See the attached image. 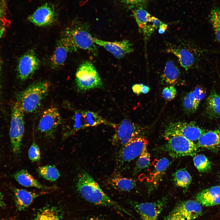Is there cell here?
I'll return each instance as SVG.
<instances>
[{
  "label": "cell",
  "mask_w": 220,
  "mask_h": 220,
  "mask_svg": "<svg viewBox=\"0 0 220 220\" xmlns=\"http://www.w3.org/2000/svg\"><path fill=\"white\" fill-rule=\"evenodd\" d=\"M78 176L76 184L77 190L85 200L96 205L114 208L133 217L128 211L105 193L88 173L82 172Z\"/></svg>",
  "instance_id": "1"
},
{
  "label": "cell",
  "mask_w": 220,
  "mask_h": 220,
  "mask_svg": "<svg viewBox=\"0 0 220 220\" xmlns=\"http://www.w3.org/2000/svg\"><path fill=\"white\" fill-rule=\"evenodd\" d=\"M50 85L46 81L33 83L17 94L16 98L24 112L32 113L39 106L48 93Z\"/></svg>",
  "instance_id": "2"
},
{
  "label": "cell",
  "mask_w": 220,
  "mask_h": 220,
  "mask_svg": "<svg viewBox=\"0 0 220 220\" xmlns=\"http://www.w3.org/2000/svg\"><path fill=\"white\" fill-rule=\"evenodd\" d=\"M63 34L69 39L76 51L82 49L93 53L94 55L97 54V49L87 24H74L66 28Z\"/></svg>",
  "instance_id": "3"
},
{
  "label": "cell",
  "mask_w": 220,
  "mask_h": 220,
  "mask_svg": "<svg viewBox=\"0 0 220 220\" xmlns=\"http://www.w3.org/2000/svg\"><path fill=\"white\" fill-rule=\"evenodd\" d=\"M148 144L146 138L137 137L120 147L116 156V173L129 169L131 162L140 155Z\"/></svg>",
  "instance_id": "4"
},
{
  "label": "cell",
  "mask_w": 220,
  "mask_h": 220,
  "mask_svg": "<svg viewBox=\"0 0 220 220\" xmlns=\"http://www.w3.org/2000/svg\"><path fill=\"white\" fill-rule=\"evenodd\" d=\"M78 90L85 91L102 88L103 82L93 64L88 61L83 62L78 67L75 75Z\"/></svg>",
  "instance_id": "5"
},
{
  "label": "cell",
  "mask_w": 220,
  "mask_h": 220,
  "mask_svg": "<svg viewBox=\"0 0 220 220\" xmlns=\"http://www.w3.org/2000/svg\"><path fill=\"white\" fill-rule=\"evenodd\" d=\"M24 112L17 102L14 104L12 109L9 134L13 151L16 154L20 152L24 133Z\"/></svg>",
  "instance_id": "6"
},
{
  "label": "cell",
  "mask_w": 220,
  "mask_h": 220,
  "mask_svg": "<svg viewBox=\"0 0 220 220\" xmlns=\"http://www.w3.org/2000/svg\"><path fill=\"white\" fill-rule=\"evenodd\" d=\"M115 133L111 140L115 146L122 147L137 137L144 128L127 119H124L118 124H112Z\"/></svg>",
  "instance_id": "7"
},
{
  "label": "cell",
  "mask_w": 220,
  "mask_h": 220,
  "mask_svg": "<svg viewBox=\"0 0 220 220\" xmlns=\"http://www.w3.org/2000/svg\"><path fill=\"white\" fill-rule=\"evenodd\" d=\"M206 131L193 122H178L170 123L165 131L164 136L167 138L179 136L193 141L198 140Z\"/></svg>",
  "instance_id": "8"
},
{
  "label": "cell",
  "mask_w": 220,
  "mask_h": 220,
  "mask_svg": "<svg viewBox=\"0 0 220 220\" xmlns=\"http://www.w3.org/2000/svg\"><path fill=\"white\" fill-rule=\"evenodd\" d=\"M165 149L172 157L178 158L193 156L198 151L199 147L193 141L181 136H172L167 138Z\"/></svg>",
  "instance_id": "9"
},
{
  "label": "cell",
  "mask_w": 220,
  "mask_h": 220,
  "mask_svg": "<svg viewBox=\"0 0 220 220\" xmlns=\"http://www.w3.org/2000/svg\"><path fill=\"white\" fill-rule=\"evenodd\" d=\"M40 65V61L35 51L29 50L18 60L17 72L18 78L22 81L26 80L34 74Z\"/></svg>",
  "instance_id": "10"
},
{
  "label": "cell",
  "mask_w": 220,
  "mask_h": 220,
  "mask_svg": "<svg viewBox=\"0 0 220 220\" xmlns=\"http://www.w3.org/2000/svg\"><path fill=\"white\" fill-rule=\"evenodd\" d=\"M166 198L152 202L139 203L129 201V203L140 215L142 220H158L167 202Z\"/></svg>",
  "instance_id": "11"
},
{
  "label": "cell",
  "mask_w": 220,
  "mask_h": 220,
  "mask_svg": "<svg viewBox=\"0 0 220 220\" xmlns=\"http://www.w3.org/2000/svg\"><path fill=\"white\" fill-rule=\"evenodd\" d=\"M57 18V14L54 6L49 3H45L29 15L27 19L36 26L44 27L52 24Z\"/></svg>",
  "instance_id": "12"
},
{
  "label": "cell",
  "mask_w": 220,
  "mask_h": 220,
  "mask_svg": "<svg viewBox=\"0 0 220 220\" xmlns=\"http://www.w3.org/2000/svg\"><path fill=\"white\" fill-rule=\"evenodd\" d=\"M61 117L57 108L51 107L45 110L39 121L38 130L49 137L53 136L61 123Z\"/></svg>",
  "instance_id": "13"
},
{
  "label": "cell",
  "mask_w": 220,
  "mask_h": 220,
  "mask_svg": "<svg viewBox=\"0 0 220 220\" xmlns=\"http://www.w3.org/2000/svg\"><path fill=\"white\" fill-rule=\"evenodd\" d=\"M166 52L176 56L181 66L187 71L196 65L198 56L194 49L182 45H171L166 50Z\"/></svg>",
  "instance_id": "14"
},
{
  "label": "cell",
  "mask_w": 220,
  "mask_h": 220,
  "mask_svg": "<svg viewBox=\"0 0 220 220\" xmlns=\"http://www.w3.org/2000/svg\"><path fill=\"white\" fill-rule=\"evenodd\" d=\"M76 51L69 39L64 35L57 42L55 50L50 59L51 68L55 69L61 67L64 63L68 53Z\"/></svg>",
  "instance_id": "15"
},
{
  "label": "cell",
  "mask_w": 220,
  "mask_h": 220,
  "mask_svg": "<svg viewBox=\"0 0 220 220\" xmlns=\"http://www.w3.org/2000/svg\"><path fill=\"white\" fill-rule=\"evenodd\" d=\"M96 44L103 47L118 59L121 58L133 51L132 44L127 40L110 42L93 37Z\"/></svg>",
  "instance_id": "16"
},
{
  "label": "cell",
  "mask_w": 220,
  "mask_h": 220,
  "mask_svg": "<svg viewBox=\"0 0 220 220\" xmlns=\"http://www.w3.org/2000/svg\"><path fill=\"white\" fill-rule=\"evenodd\" d=\"M201 206L196 201H184L177 205L170 213L180 215L186 220H194L202 215Z\"/></svg>",
  "instance_id": "17"
},
{
  "label": "cell",
  "mask_w": 220,
  "mask_h": 220,
  "mask_svg": "<svg viewBox=\"0 0 220 220\" xmlns=\"http://www.w3.org/2000/svg\"><path fill=\"white\" fill-rule=\"evenodd\" d=\"M139 29L144 35L145 41L148 40L155 29L151 23L152 16L143 8H137L132 11Z\"/></svg>",
  "instance_id": "18"
},
{
  "label": "cell",
  "mask_w": 220,
  "mask_h": 220,
  "mask_svg": "<svg viewBox=\"0 0 220 220\" xmlns=\"http://www.w3.org/2000/svg\"><path fill=\"white\" fill-rule=\"evenodd\" d=\"M196 201L201 206L208 207L220 204V186H215L199 193Z\"/></svg>",
  "instance_id": "19"
},
{
  "label": "cell",
  "mask_w": 220,
  "mask_h": 220,
  "mask_svg": "<svg viewBox=\"0 0 220 220\" xmlns=\"http://www.w3.org/2000/svg\"><path fill=\"white\" fill-rule=\"evenodd\" d=\"M13 192L15 204L20 211L24 210L28 207L36 197L48 193L44 191L31 192L16 188L14 189Z\"/></svg>",
  "instance_id": "20"
},
{
  "label": "cell",
  "mask_w": 220,
  "mask_h": 220,
  "mask_svg": "<svg viewBox=\"0 0 220 220\" xmlns=\"http://www.w3.org/2000/svg\"><path fill=\"white\" fill-rule=\"evenodd\" d=\"M198 146L212 151L220 149V128L206 131L198 140Z\"/></svg>",
  "instance_id": "21"
},
{
  "label": "cell",
  "mask_w": 220,
  "mask_h": 220,
  "mask_svg": "<svg viewBox=\"0 0 220 220\" xmlns=\"http://www.w3.org/2000/svg\"><path fill=\"white\" fill-rule=\"evenodd\" d=\"M13 176L20 185L25 187H35L46 191L53 190L57 188V187H49L42 184L25 170L16 171Z\"/></svg>",
  "instance_id": "22"
},
{
  "label": "cell",
  "mask_w": 220,
  "mask_h": 220,
  "mask_svg": "<svg viewBox=\"0 0 220 220\" xmlns=\"http://www.w3.org/2000/svg\"><path fill=\"white\" fill-rule=\"evenodd\" d=\"M205 112L211 119L220 117V96L215 89H213L207 97L206 102Z\"/></svg>",
  "instance_id": "23"
},
{
  "label": "cell",
  "mask_w": 220,
  "mask_h": 220,
  "mask_svg": "<svg viewBox=\"0 0 220 220\" xmlns=\"http://www.w3.org/2000/svg\"><path fill=\"white\" fill-rule=\"evenodd\" d=\"M180 76V72L175 63L169 60L166 63L162 77L167 83L173 86L177 83Z\"/></svg>",
  "instance_id": "24"
},
{
  "label": "cell",
  "mask_w": 220,
  "mask_h": 220,
  "mask_svg": "<svg viewBox=\"0 0 220 220\" xmlns=\"http://www.w3.org/2000/svg\"><path fill=\"white\" fill-rule=\"evenodd\" d=\"M116 174L109 181L113 188L122 191L129 192L136 186V182L134 180L123 177L118 173Z\"/></svg>",
  "instance_id": "25"
},
{
  "label": "cell",
  "mask_w": 220,
  "mask_h": 220,
  "mask_svg": "<svg viewBox=\"0 0 220 220\" xmlns=\"http://www.w3.org/2000/svg\"><path fill=\"white\" fill-rule=\"evenodd\" d=\"M85 127H94L107 122L97 113L90 111H82Z\"/></svg>",
  "instance_id": "26"
},
{
  "label": "cell",
  "mask_w": 220,
  "mask_h": 220,
  "mask_svg": "<svg viewBox=\"0 0 220 220\" xmlns=\"http://www.w3.org/2000/svg\"><path fill=\"white\" fill-rule=\"evenodd\" d=\"M37 172L43 178L51 181L57 180L60 176L58 170L54 166L46 165L39 167Z\"/></svg>",
  "instance_id": "27"
},
{
  "label": "cell",
  "mask_w": 220,
  "mask_h": 220,
  "mask_svg": "<svg viewBox=\"0 0 220 220\" xmlns=\"http://www.w3.org/2000/svg\"><path fill=\"white\" fill-rule=\"evenodd\" d=\"M173 179L176 186L183 188L188 187L192 182L190 175L184 169H180L175 172L174 174Z\"/></svg>",
  "instance_id": "28"
},
{
  "label": "cell",
  "mask_w": 220,
  "mask_h": 220,
  "mask_svg": "<svg viewBox=\"0 0 220 220\" xmlns=\"http://www.w3.org/2000/svg\"><path fill=\"white\" fill-rule=\"evenodd\" d=\"M58 211L53 207H46L40 210L33 220H60Z\"/></svg>",
  "instance_id": "29"
},
{
  "label": "cell",
  "mask_w": 220,
  "mask_h": 220,
  "mask_svg": "<svg viewBox=\"0 0 220 220\" xmlns=\"http://www.w3.org/2000/svg\"><path fill=\"white\" fill-rule=\"evenodd\" d=\"M154 168L151 174L152 181L159 178L163 174L170 164L169 160L167 158H163L156 160L153 162Z\"/></svg>",
  "instance_id": "30"
},
{
  "label": "cell",
  "mask_w": 220,
  "mask_h": 220,
  "mask_svg": "<svg viewBox=\"0 0 220 220\" xmlns=\"http://www.w3.org/2000/svg\"><path fill=\"white\" fill-rule=\"evenodd\" d=\"M199 105L195 99L192 91L187 93L182 100L183 109L188 114L195 112L197 110Z\"/></svg>",
  "instance_id": "31"
},
{
  "label": "cell",
  "mask_w": 220,
  "mask_h": 220,
  "mask_svg": "<svg viewBox=\"0 0 220 220\" xmlns=\"http://www.w3.org/2000/svg\"><path fill=\"white\" fill-rule=\"evenodd\" d=\"M193 161L195 166L200 172H207L211 169V162L204 155L198 154L195 156Z\"/></svg>",
  "instance_id": "32"
},
{
  "label": "cell",
  "mask_w": 220,
  "mask_h": 220,
  "mask_svg": "<svg viewBox=\"0 0 220 220\" xmlns=\"http://www.w3.org/2000/svg\"><path fill=\"white\" fill-rule=\"evenodd\" d=\"M150 155L146 147L138 156L134 170V174H137L142 170L148 166L150 161Z\"/></svg>",
  "instance_id": "33"
},
{
  "label": "cell",
  "mask_w": 220,
  "mask_h": 220,
  "mask_svg": "<svg viewBox=\"0 0 220 220\" xmlns=\"http://www.w3.org/2000/svg\"><path fill=\"white\" fill-rule=\"evenodd\" d=\"M73 120L72 128L68 134L64 135L66 138L79 130L85 128L82 111H76L72 117Z\"/></svg>",
  "instance_id": "34"
},
{
  "label": "cell",
  "mask_w": 220,
  "mask_h": 220,
  "mask_svg": "<svg viewBox=\"0 0 220 220\" xmlns=\"http://www.w3.org/2000/svg\"><path fill=\"white\" fill-rule=\"evenodd\" d=\"M210 20L217 39L220 42V9L215 7L210 13Z\"/></svg>",
  "instance_id": "35"
},
{
  "label": "cell",
  "mask_w": 220,
  "mask_h": 220,
  "mask_svg": "<svg viewBox=\"0 0 220 220\" xmlns=\"http://www.w3.org/2000/svg\"><path fill=\"white\" fill-rule=\"evenodd\" d=\"M28 156L30 160L32 162L39 161L41 158L40 152L38 145L33 142L29 149Z\"/></svg>",
  "instance_id": "36"
},
{
  "label": "cell",
  "mask_w": 220,
  "mask_h": 220,
  "mask_svg": "<svg viewBox=\"0 0 220 220\" xmlns=\"http://www.w3.org/2000/svg\"><path fill=\"white\" fill-rule=\"evenodd\" d=\"M176 94L177 90L175 87L172 85L164 88L162 92L163 97L167 101L173 100L175 97Z\"/></svg>",
  "instance_id": "37"
},
{
  "label": "cell",
  "mask_w": 220,
  "mask_h": 220,
  "mask_svg": "<svg viewBox=\"0 0 220 220\" xmlns=\"http://www.w3.org/2000/svg\"><path fill=\"white\" fill-rule=\"evenodd\" d=\"M192 92L196 101L199 104L205 96V90L202 87L197 86L195 88Z\"/></svg>",
  "instance_id": "38"
},
{
  "label": "cell",
  "mask_w": 220,
  "mask_h": 220,
  "mask_svg": "<svg viewBox=\"0 0 220 220\" xmlns=\"http://www.w3.org/2000/svg\"><path fill=\"white\" fill-rule=\"evenodd\" d=\"M125 2L130 6L144 8L146 6L149 0H123Z\"/></svg>",
  "instance_id": "39"
},
{
  "label": "cell",
  "mask_w": 220,
  "mask_h": 220,
  "mask_svg": "<svg viewBox=\"0 0 220 220\" xmlns=\"http://www.w3.org/2000/svg\"><path fill=\"white\" fill-rule=\"evenodd\" d=\"M165 220H186L182 216L170 213L165 218Z\"/></svg>",
  "instance_id": "40"
},
{
  "label": "cell",
  "mask_w": 220,
  "mask_h": 220,
  "mask_svg": "<svg viewBox=\"0 0 220 220\" xmlns=\"http://www.w3.org/2000/svg\"><path fill=\"white\" fill-rule=\"evenodd\" d=\"M151 23L153 27L155 29H157L163 23L157 18L152 16L151 17Z\"/></svg>",
  "instance_id": "41"
},
{
  "label": "cell",
  "mask_w": 220,
  "mask_h": 220,
  "mask_svg": "<svg viewBox=\"0 0 220 220\" xmlns=\"http://www.w3.org/2000/svg\"><path fill=\"white\" fill-rule=\"evenodd\" d=\"M144 85L142 83L135 84L132 87V90L134 93L139 95L141 93V90Z\"/></svg>",
  "instance_id": "42"
},
{
  "label": "cell",
  "mask_w": 220,
  "mask_h": 220,
  "mask_svg": "<svg viewBox=\"0 0 220 220\" xmlns=\"http://www.w3.org/2000/svg\"><path fill=\"white\" fill-rule=\"evenodd\" d=\"M4 30V28L0 24V38L2 36ZM1 59L0 56V78H1Z\"/></svg>",
  "instance_id": "43"
},
{
  "label": "cell",
  "mask_w": 220,
  "mask_h": 220,
  "mask_svg": "<svg viewBox=\"0 0 220 220\" xmlns=\"http://www.w3.org/2000/svg\"><path fill=\"white\" fill-rule=\"evenodd\" d=\"M150 88L147 86L143 85L141 89V93L146 94L150 91Z\"/></svg>",
  "instance_id": "44"
},
{
  "label": "cell",
  "mask_w": 220,
  "mask_h": 220,
  "mask_svg": "<svg viewBox=\"0 0 220 220\" xmlns=\"http://www.w3.org/2000/svg\"><path fill=\"white\" fill-rule=\"evenodd\" d=\"M5 205L3 195L0 191V208L3 207Z\"/></svg>",
  "instance_id": "45"
},
{
  "label": "cell",
  "mask_w": 220,
  "mask_h": 220,
  "mask_svg": "<svg viewBox=\"0 0 220 220\" xmlns=\"http://www.w3.org/2000/svg\"><path fill=\"white\" fill-rule=\"evenodd\" d=\"M84 220H105V219H103L102 218H99L98 217H91L90 218H88Z\"/></svg>",
  "instance_id": "46"
},
{
  "label": "cell",
  "mask_w": 220,
  "mask_h": 220,
  "mask_svg": "<svg viewBox=\"0 0 220 220\" xmlns=\"http://www.w3.org/2000/svg\"><path fill=\"white\" fill-rule=\"evenodd\" d=\"M165 31H166L165 30L163 29H161L160 28H159L158 31V32L159 33H160V34H163L165 32Z\"/></svg>",
  "instance_id": "47"
},
{
  "label": "cell",
  "mask_w": 220,
  "mask_h": 220,
  "mask_svg": "<svg viewBox=\"0 0 220 220\" xmlns=\"http://www.w3.org/2000/svg\"><path fill=\"white\" fill-rule=\"evenodd\" d=\"M1 137V134L0 133V138Z\"/></svg>",
  "instance_id": "48"
},
{
  "label": "cell",
  "mask_w": 220,
  "mask_h": 220,
  "mask_svg": "<svg viewBox=\"0 0 220 220\" xmlns=\"http://www.w3.org/2000/svg\"></svg>",
  "instance_id": "49"
},
{
  "label": "cell",
  "mask_w": 220,
  "mask_h": 220,
  "mask_svg": "<svg viewBox=\"0 0 220 220\" xmlns=\"http://www.w3.org/2000/svg\"></svg>",
  "instance_id": "50"
}]
</instances>
